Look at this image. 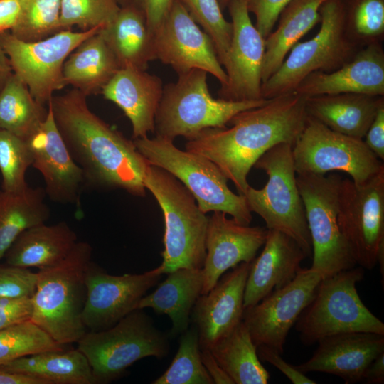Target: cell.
I'll return each instance as SVG.
<instances>
[{
    "label": "cell",
    "mask_w": 384,
    "mask_h": 384,
    "mask_svg": "<svg viewBox=\"0 0 384 384\" xmlns=\"http://www.w3.org/2000/svg\"><path fill=\"white\" fill-rule=\"evenodd\" d=\"M54 119L85 183L93 187L119 188L143 197L145 171L149 163L133 141L93 113L87 96L76 89L48 101Z\"/></svg>",
    "instance_id": "7a4b0ae2"
},
{
    "label": "cell",
    "mask_w": 384,
    "mask_h": 384,
    "mask_svg": "<svg viewBox=\"0 0 384 384\" xmlns=\"http://www.w3.org/2000/svg\"><path fill=\"white\" fill-rule=\"evenodd\" d=\"M38 273L28 268L0 265V297H31L35 292Z\"/></svg>",
    "instance_id": "7bdbcfd3"
},
{
    "label": "cell",
    "mask_w": 384,
    "mask_h": 384,
    "mask_svg": "<svg viewBox=\"0 0 384 384\" xmlns=\"http://www.w3.org/2000/svg\"><path fill=\"white\" fill-rule=\"evenodd\" d=\"M338 223L360 267L379 264L384 278V169L361 183L342 179Z\"/></svg>",
    "instance_id": "7c38bea8"
},
{
    "label": "cell",
    "mask_w": 384,
    "mask_h": 384,
    "mask_svg": "<svg viewBox=\"0 0 384 384\" xmlns=\"http://www.w3.org/2000/svg\"><path fill=\"white\" fill-rule=\"evenodd\" d=\"M222 10L228 7L232 0H218Z\"/></svg>",
    "instance_id": "11a10c76"
},
{
    "label": "cell",
    "mask_w": 384,
    "mask_h": 384,
    "mask_svg": "<svg viewBox=\"0 0 384 384\" xmlns=\"http://www.w3.org/2000/svg\"><path fill=\"white\" fill-rule=\"evenodd\" d=\"M121 68L100 30L82 42L65 61L63 80L85 96L101 92Z\"/></svg>",
    "instance_id": "f546056e"
},
{
    "label": "cell",
    "mask_w": 384,
    "mask_h": 384,
    "mask_svg": "<svg viewBox=\"0 0 384 384\" xmlns=\"http://www.w3.org/2000/svg\"><path fill=\"white\" fill-rule=\"evenodd\" d=\"M133 142L149 164L178 178L204 213L223 212L240 224H250L252 212L245 196L230 189L228 179L213 161L198 154L179 149L174 141L159 136L137 138Z\"/></svg>",
    "instance_id": "8992f818"
},
{
    "label": "cell",
    "mask_w": 384,
    "mask_h": 384,
    "mask_svg": "<svg viewBox=\"0 0 384 384\" xmlns=\"http://www.w3.org/2000/svg\"><path fill=\"white\" fill-rule=\"evenodd\" d=\"M78 242L75 231L65 221L30 228L16 239L6 252L7 265L38 270L63 260Z\"/></svg>",
    "instance_id": "83f0119b"
},
{
    "label": "cell",
    "mask_w": 384,
    "mask_h": 384,
    "mask_svg": "<svg viewBox=\"0 0 384 384\" xmlns=\"http://www.w3.org/2000/svg\"><path fill=\"white\" fill-rule=\"evenodd\" d=\"M297 174H322L338 171L356 183L368 180L384 169L383 163L363 139L334 132L307 117L305 125L292 146Z\"/></svg>",
    "instance_id": "4fadbf2b"
},
{
    "label": "cell",
    "mask_w": 384,
    "mask_h": 384,
    "mask_svg": "<svg viewBox=\"0 0 384 384\" xmlns=\"http://www.w3.org/2000/svg\"><path fill=\"white\" fill-rule=\"evenodd\" d=\"M257 355L261 361L267 362L281 371L294 384H315L316 381L307 377L296 366L287 363L281 353L265 345L257 347Z\"/></svg>",
    "instance_id": "bcb514c9"
},
{
    "label": "cell",
    "mask_w": 384,
    "mask_h": 384,
    "mask_svg": "<svg viewBox=\"0 0 384 384\" xmlns=\"http://www.w3.org/2000/svg\"><path fill=\"white\" fill-rule=\"evenodd\" d=\"M101 28L80 32L63 30L33 42L21 41L6 31L0 33V46L9 59L13 73L28 86L34 99L44 105L55 92L65 87L63 68L65 59Z\"/></svg>",
    "instance_id": "5bb4252c"
},
{
    "label": "cell",
    "mask_w": 384,
    "mask_h": 384,
    "mask_svg": "<svg viewBox=\"0 0 384 384\" xmlns=\"http://www.w3.org/2000/svg\"><path fill=\"white\" fill-rule=\"evenodd\" d=\"M0 368L38 378L48 384H97L87 358L78 348L24 356L1 364Z\"/></svg>",
    "instance_id": "1f68e13d"
},
{
    "label": "cell",
    "mask_w": 384,
    "mask_h": 384,
    "mask_svg": "<svg viewBox=\"0 0 384 384\" xmlns=\"http://www.w3.org/2000/svg\"><path fill=\"white\" fill-rule=\"evenodd\" d=\"M251 262L233 267L197 299L191 320L197 330L201 348L209 349L242 321L244 292Z\"/></svg>",
    "instance_id": "44dd1931"
},
{
    "label": "cell",
    "mask_w": 384,
    "mask_h": 384,
    "mask_svg": "<svg viewBox=\"0 0 384 384\" xmlns=\"http://www.w3.org/2000/svg\"><path fill=\"white\" fill-rule=\"evenodd\" d=\"M318 344L312 356L296 368L304 373L331 374L351 384L361 382L371 362L384 353V335L343 333L324 338Z\"/></svg>",
    "instance_id": "603a6c76"
},
{
    "label": "cell",
    "mask_w": 384,
    "mask_h": 384,
    "mask_svg": "<svg viewBox=\"0 0 384 384\" xmlns=\"http://www.w3.org/2000/svg\"><path fill=\"white\" fill-rule=\"evenodd\" d=\"M12 74L9 59L0 46V91Z\"/></svg>",
    "instance_id": "db71d44e"
},
{
    "label": "cell",
    "mask_w": 384,
    "mask_h": 384,
    "mask_svg": "<svg viewBox=\"0 0 384 384\" xmlns=\"http://www.w3.org/2000/svg\"><path fill=\"white\" fill-rule=\"evenodd\" d=\"M169 336L143 309H136L107 329L87 331L77 348L87 358L97 384L107 383L122 376L137 361L167 356Z\"/></svg>",
    "instance_id": "52a82bcc"
},
{
    "label": "cell",
    "mask_w": 384,
    "mask_h": 384,
    "mask_svg": "<svg viewBox=\"0 0 384 384\" xmlns=\"http://www.w3.org/2000/svg\"><path fill=\"white\" fill-rule=\"evenodd\" d=\"M307 117L306 97L286 93L238 113L228 123L230 127L203 129L187 140L185 149L215 164L244 195L250 186L247 176L257 161L276 145H293Z\"/></svg>",
    "instance_id": "6da1fadb"
},
{
    "label": "cell",
    "mask_w": 384,
    "mask_h": 384,
    "mask_svg": "<svg viewBox=\"0 0 384 384\" xmlns=\"http://www.w3.org/2000/svg\"><path fill=\"white\" fill-rule=\"evenodd\" d=\"M31 320L0 329V365L45 351L64 350Z\"/></svg>",
    "instance_id": "8d00e7d4"
},
{
    "label": "cell",
    "mask_w": 384,
    "mask_h": 384,
    "mask_svg": "<svg viewBox=\"0 0 384 384\" xmlns=\"http://www.w3.org/2000/svg\"><path fill=\"white\" fill-rule=\"evenodd\" d=\"M31 297H0V329L31 320Z\"/></svg>",
    "instance_id": "f6af8a7d"
},
{
    "label": "cell",
    "mask_w": 384,
    "mask_h": 384,
    "mask_svg": "<svg viewBox=\"0 0 384 384\" xmlns=\"http://www.w3.org/2000/svg\"><path fill=\"white\" fill-rule=\"evenodd\" d=\"M176 82L164 87L156 117V136L174 141L187 140L203 129L228 126L238 113L265 104L269 100L230 101L213 98L208 83V73L193 69L178 75Z\"/></svg>",
    "instance_id": "5b68a950"
},
{
    "label": "cell",
    "mask_w": 384,
    "mask_h": 384,
    "mask_svg": "<svg viewBox=\"0 0 384 384\" xmlns=\"http://www.w3.org/2000/svg\"><path fill=\"white\" fill-rule=\"evenodd\" d=\"M119 9L117 0H61L60 29L70 30L74 26L82 31L103 28Z\"/></svg>",
    "instance_id": "60d3db41"
},
{
    "label": "cell",
    "mask_w": 384,
    "mask_h": 384,
    "mask_svg": "<svg viewBox=\"0 0 384 384\" xmlns=\"http://www.w3.org/2000/svg\"><path fill=\"white\" fill-rule=\"evenodd\" d=\"M234 384H267L270 373L262 366L257 346L242 321L209 348Z\"/></svg>",
    "instance_id": "836d02e7"
},
{
    "label": "cell",
    "mask_w": 384,
    "mask_h": 384,
    "mask_svg": "<svg viewBox=\"0 0 384 384\" xmlns=\"http://www.w3.org/2000/svg\"><path fill=\"white\" fill-rule=\"evenodd\" d=\"M153 384H214L201 357L196 327L181 334L178 351L166 370Z\"/></svg>",
    "instance_id": "d590c367"
},
{
    "label": "cell",
    "mask_w": 384,
    "mask_h": 384,
    "mask_svg": "<svg viewBox=\"0 0 384 384\" xmlns=\"http://www.w3.org/2000/svg\"><path fill=\"white\" fill-rule=\"evenodd\" d=\"M167 274L153 292L139 300L137 309L151 308L158 314L167 315L172 323L170 336L174 337L189 327L192 309L202 292L203 277L202 269L179 268Z\"/></svg>",
    "instance_id": "4316f807"
},
{
    "label": "cell",
    "mask_w": 384,
    "mask_h": 384,
    "mask_svg": "<svg viewBox=\"0 0 384 384\" xmlns=\"http://www.w3.org/2000/svg\"><path fill=\"white\" fill-rule=\"evenodd\" d=\"M144 183L163 213L164 274L179 268L202 269L206 255V213L186 187L161 168L149 164Z\"/></svg>",
    "instance_id": "277c9868"
},
{
    "label": "cell",
    "mask_w": 384,
    "mask_h": 384,
    "mask_svg": "<svg viewBox=\"0 0 384 384\" xmlns=\"http://www.w3.org/2000/svg\"><path fill=\"white\" fill-rule=\"evenodd\" d=\"M322 278L310 268L256 304L244 309L242 321L257 347L267 346L282 353L290 329L312 301Z\"/></svg>",
    "instance_id": "9a60e30c"
},
{
    "label": "cell",
    "mask_w": 384,
    "mask_h": 384,
    "mask_svg": "<svg viewBox=\"0 0 384 384\" xmlns=\"http://www.w3.org/2000/svg\"><path fill=\"white\" fill-rule=\"evenodd\" d=\"M45 196L41 187L0 191V260L21 233L48 220L50 213Z\"/></svg>",
    "instance_id": "d6a6232c"
},
{
    "label": "cell",
    "mask_w": 384,
    "mask_h": 384,
    "mask_svg": "<svg viewBox=\"0 0 384 384\" xmlns=\"http://www.w3.org/2000/svg\"><path fill=\"white\" fill-rule=\"evenodd\" d=\"M179 1L193 20L211 38L223 67L231 41L232 24L224 17L218 1Z\"/></svg>",
    "instance_id": "b9f144b4"
},
{
    "label": "cell",
    "mask_w": 384,
    "mask_h": 384,
    "mask_svg": "<svg viewBox=\"0 0 384 384\" xmlns=\"http://www.w3.org/2000/svg\"><path fill=\"white\" fill-rule=\"evenodd\" d=\"M363 270L353 267L321 279L312 301L295 324L303 343L311 345L343 333L384 335V323L366 306L357 292Z\"/></svg>",
    "instance_id": "9c48e42d"
},
{
    "label": "cell",
    "mask_w": 384,
    "mask_h": 384,
    "mask_svg": "<svg viewBox=\"0 0 384 384\" xmlns=\"http://www.w3.org/2000/svg\"><path fill=\"white\" fill-rule=\"evenodd\" d=\"M321 27L312 38L298 42L280 67L262 85V97L270 100L294 92L315 71L329 73L349 61L362 48L348 36L343 0H326L320 6Z\"/></svg>",
    "instance_id": "ba28073f"
},
{
    "label": "cell",
    "mask_w": 384,
    "mask_h": 384,
    "mask_svg": "<svg viewBox=\"0 0 384 384\" xmlns=\"http://www.w3.org/2000/svg\"><path fill=\"white\" fill-rule=\"evenodd\" d=\"M232 37L223 68L226 83L218 98L230 101H254L262 97V69L265 38L252 23L246 0H232L228 7Z\"/></svg>",
    "instance_id": "ac0fdd59"
},
{
    "label": "cell",
    "mask_w": 384,
    "mask_h": 384,
    "mask_svg": "<svg viewBox=\"0 0 384 384\" xmlns=\"http://www.w3.org/2000/svg\"><path fill=\"white\" fill-rule=\"evenodd\" d=\"M161 264L141 274L112 275L90 262L86 274L87 297L82 320L87 331L107 329L137 309L139 300L158 283Z\"/></svg>",
    "instance_id": "e0dca14e"
},
{
    "label": "cell",
    "mask_w": 384,
    "mask_h": 384,
    "mask_svg": "<svg viewBox=\"0 0 384 384\" xmlns=\"http://www.w3.org/2000/svg\"><path fill=\"white\" fill-rule=\"evenodd\" d=\"M92 250L88 242L78 241L63 260L37 272L31 321L64 346L77 343L87 332L82 314Z\"/></svg>",
    "instance_id": "3957f363"
},
{
    "label": "cell",
    "mask_w": 384,
    "mask_h": 384,
    "mask_svg": "<svg viewBox=\"0 0 384 384\" xmlns=\"http://www.w3.org/2000/svg\"><path fill=\"white\" fill-rule=\"evenodd\" d=\"M344 22L350 38L358 46L382 43L384 0H343Z\"/></svg>",
    "instance_id": "74e56055"
},
{
    "label": "cell",
    "mask_w": 384,
    "mask_h": 384,
    "mask_svg": "<svg viewBox=\"0 0 384 384\" xmlns=\"http://www.w3.org/2000/svg\"><path fill=\"white\" fill-rule=\"evenodd\" d=\"M292 146L276 145L257 161L253 167L265 172L267 183L260 189L250 186L244 196L250 210L263 219L268 230L288 235L309 257L311 242L297 186Z\"/></svg>",
    "instance_id": "30bf717a"
},
{
    "label": "cell",
    "mask_w": 384,
    "mask_h": 384,
    "mask_svg": "<svg viewBox=\"0 0 384 384\" xmlns=\"http://www.w3.org/2000/svg\"><path fill=\"white\" fill-rule=\"evenodd\" d=\"M164 87L161 79L146 70L122 68L100 93L124 112L131 122L132 137L137 139L154 133Z\"/></svg>",
    "instance_id": "d4e9b609"
},
{
    "label": "cell",
    "mask_w": 384,
    "mask_h": 384,
    "mask_svg": "<svg viewBox=\"0 0 384 384\" xmlns=\"http://www.w3.org/2000/svg\"><path fill=\"white\" fill-rule=\"evenodd\" d=\"M156 60L178 75L199 69L213 75L223 86L227 81L214 43L179 0L154 33Z\"/></svg>",
    "instance_id": "2e32d148"
},
{
    "label": "cell",
    "mask_w": 384,
    "mask_h": 384,
    "mask_svg": "<svg viewBox=\"0 0 384 384\" xmlns=\"http://www.w3.org/2000/svg\"><path fill=\"white\" fill-rule=\"evenodd\" d=\"M361 382L368 384L384 383V353L371 362L364 372Z\"/></svg>",
    "instance_id": "816d5d0a"
},
{
    "label": "cell",
    "mask_w": 384,
    "mask_h": 384,
    "mask_svg": "<svg viewBox=\"0 0 384 384\" xmlns=\"http://www.w3.org/2000/svg\"><path fill=\"white\" fill-rule=\"evenodd\" d=\"M177 0H129L143 14L150 31L154 33L167 16Z\"/></svg>",
    "instance_id": "7dc6e473"
},
{
    "label": "cell",
    "mask_w": 384,
    "mask_h": 384,
    "mask_svg": "<svg viewBox=\"0 0 384 384\" xmlns=\"http://www.w3.org/2000/svg\"><path fill=\"white\" fill-rule=\"evenodd\" d=\"M22 0H0V33L11 31L17 23Z\"/></svg>",
    "instance_id": "681fc988"
},
{
    "label": "cell",
    "mask_w": 384,
    "mask_h": 384,
    "mask_svg": "<svg viewBox=\"0 0 384 384\" xmlns=\"http://www.w3.org/2000/svg\"><path fill=\"white\" fill-rule=\"evenodd\" d=\"M122 68L146 70L156 60L154 33L142 11L132 2L121 6L114 18L100 29Z\"/></svg>",
    "instance_id": "f1b7e54d"
},
{
    "label": "cell",
    "mask_w": 384,
    "mask_h": 384,
    "mask_svg": "<svg viewBox=\"0 0 384 384\" xmlns=\"http://www.w3.org/2000/svg\"><path fill=\"white\" fill-rule=\"evenodd\" d=\"M304 97L340 93L384 96V50L382 43L361 48L349 61L334 71H315L294 90Z\"/></svg>",
    "instance_id": "7402d4cb"
},
{
    "label": "cell",
    "mask_w": 384,
    "mask_h": 384,
    "mask_svg": "<svg viewBox=\"0 0 384 384\" xmlns=\"http://www.w3.org/2000/svg\"><path fill=\"white\" fill-rule=\"evenodd\" d=\"M263 246L251 262L244 292L245 309L289 284L308 257L295 240L277 230H268Z\"/></svg>",
    "instance_id": "cb8c5ba5"
},
{
    "label": "cell",
    "mask_w": 384,
    "mask_h": 384,
    "mask_svg": "<svg viewBox=\"0 0 384 384\" xmlns=\"http://www.w3.org/2000/svg\"><path fill=\"white\" fill-rule=\"evenodd\" d=\"M290 0H246L247 10L254 14L255 27L265 38L272 31L279 16Z\"/></svg>",
    "instance_id": "ee69618b"
},
{
    "label": "cell",
    "mask_w": 384,
    "mask_h": 384,
    "mask_svg": "<svg viewBox=\"0 0 384 384\" xmlns=\"http://www.w3.org/2000/svg\"><path fill=\"white\" fill-rule=\"evenodd\" d=\"M117 1L118 2V4H119V6H123L126 4H127L129 0H117Z\"/></svg>",
    "instance_id": "9f6ffc18"
},
{
    "label": "cell",
    "mask_w": 384,
    "mask_h": 384,
    "mask_svg": "<svg viewBox=\"0 0 384 384\" xmlns=\"http://www.w3.org/2000/svg\"><path fill=\"white\" fill-rule=\"evenodd\" d=\"M26 142L33 157L32 166L43 178L46 194L60 203H78L85 183L84 174L58 129L49 104L46 119Z\"/></svg>",
    "instance_id": "ffe728a7"
},
{
    "label": "cell",
    "mask_w": 384,
    "mask_h": 384,
    "mask_svg": "<svg viewBox=\"0 0 384 384\" xmlns=\"http://www.w3.org/2000/svg\"><path fill=\"white\" fill-rule=\"evenodd\" d=\"M47 114L48 110L13 73L0 91V129L26 141L39 129Z\"/></svg>",
    "instance_id": "e575fe53"
},
{
    "label": "cell",
    "mask_w": 384,
    "mask_h": 384,
    "mask_svg": "<svg viewBox=\"0 0 384 384\" xmlns=\"http://www.w3.org/2000/svg\"><path fill=\"white\" fill-rule=\"evenodd\" d=\"M226 215L215 211L208 217L201 294L208 293L229 269L252 261L266 240V227L242 225Z\"/></svg>",
    "instance_id": "d6986e66"
},
{
    "label": "cell",
    "mask_w": 384,
    "mask_h": 384,
    "mask_svg": "<svg viewBox=\"0 0 384 384\" xmlns=\"http://www.w3.org/2000/svg\"><path fill=\"white\" fill-rule=\"evenodd\" d=\"M202 363L215 384H234L232 379L219 365L209 349L201 348Z\"/></svg>",
    "instance_id": "f907efd6"
},
{
    "label": "cell",
    "mask_w": 384,
    "mask_h": 384,
    "mask_svg": "<svg viewBox=\"0 0 384 384\" xmlns=\"http://www.w3.org/2000/svg\"><path fill=\"white\" fill-rule=\"evenodd\" d=\"M0 384H48L43 380L26 374L11 373L0 368Z\"/></svg>",
    "instance_id": "f5cc1de1"
},
{
    "label": "cell",
    "mask_w": 384,
    "mask_h": 384,
    "mask_svg": "<svg viewBox=\"0 0 384 384\" xmlns=\"http://www.w3.org/2000/svg\"><path fill=\"white\" fill-rule=\"evenodd\" d=\"M363 141L369 149L380 160L384 159V105L378 110L368 129Z\"/></svg>",
    "instance_id": "c3c4849f"
},
{
    "label": "cell",
    "mask_w": 384,
    "mask_h": 384,
    "mask_svg": "<svg viewBox=\"0 0 384 384\" xmlns=\"http://www.w3.org/2000/svg\"><path fill=\"white\" fill-rule=\"evenodd\" d=\"M61 0H22L16 26L10 31L16 38L33 42L60 31Z\"/></svg>",
    "instance_id": "f35d334b"
},
{
    "label": "cell",
    "mask_w": 384,
    "mask_h": 384,
    "mask_svg": "<svg viewBox=\"0 0 384 384\" xmlns=\"http://www.w3.org/2000/svg\"><path fill=\"white\" fill-rule=\"evenodd\" d=\"M384 96L357 93L321 95L306 98L309 117L330 129L351 137L363 139Z\"/></svg>",
    "instance_id": "484cf974"
},
{
    "label": "cell",
    "mask_w": 384,
    "mask_h": 384,
    "mask_svg": "<svg viewBox=\"0 0 384 384\" xmlns=\"http://www.w3.org/2000/svg\"><path fill=\"white\" fill-rule=\"evenodd\" d=\"M33 157L27 142L6 130L0 129V171L2 190L19 192L28 185L26 181Z\"/></svg>",
    "instance_id": "ab89813d"
},
{
    "label": "cell",
    "mask_w": 384,
    "mask_h": 384,
    "mask_svg": "<svg viewBox=\"0 0 384 384\" xmlns=\"http://www.w3.org/2000/svg\"><path fill=\"white\" fill-rule=\"evenodd\" d=\"M342 179L336 174H297L311 242V268L322 279L356 265L338 223Z\"/></svg>",
    "instance_id": "8fae6325"
},
{
    "label": "cell",
    "mask_w": 384,
    "mask_h": 384,
    "mask_svg": "<svg viewBox=\"0 0 384 384\" xmlns=\"http://www.w3.org/2000/svg\"><path fill=\"white\" fill-rule=\"evenodd\" d=\"M326 0H290L279 16L277 28L265 38L262 81L280 67L290 50L321 21L319 9Z\"/></svg>",
    "instance_id": "4dcf8cb0"
}]
</instances>
